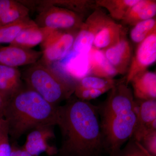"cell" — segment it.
Returning a JSON list of instances; mask_svg holds the SVG:
<instances>
[{"label": "cell", "mask_w": 156, "mask_h": 156, "mask_svg": "<svg viewBox=\"0 0 156 156\" xmlns=\"http://www.w3.org/2000/svg\"><path fill=\"white\" fill-rule=\"evenodd\" d=\"M56 126L60 130L58 156H103L106 153L97 106L71 96L58 106Z\"/></svg>", "instance_id": "6da1fadb"}, {"label": "cell", "mask_w": 156, "mask_h": 156, "mask_svg": "<svg viewBox=\"0 0 156 156\" xmlns=\"http://www.w3.org/2000/svg\"><path fill=\"white\" fill-rule=\"evenodd\" d=\"M97 107L105 150L113 156L132 136L136 124V102L125 77L111 89L106 100Z\"/></svg>", "instance_id": "7a4b0ae2"}, {"label": "cell", "mask_w": 156, "mask_h": 156, "mask_svg": "<svg viewBox=\"0 0 156 156\" xmlns=\"http://www.w3.org/2000/svg\"><path fill=\"white\" fill-rule=\"evenodd\" d=\"M57 107L30 88L21 87L9 98L3 110L9 136L14 142L34 128L56 126Z\"/></svg>", "instance_id": "3957f363"}, {"label": "cell", "mask_w": 156, "mask_h": 156, "mask_svg": "<svg viewBox=\"0 0 156 156\" xmlns=\"http://www.w3.org/2000/svg\"><path fill=\"white\" fill-rule=\"evenodd\" d=\"M22 78L27 87L55 106L72 96L77 82L41 62L31 65L26 69Z\"/></svg>", "instance_id": "277c9868"}, {"label": "cell", "mask_w": 156, "mask_h": 156, "mask_svg": "<svg viewBox=\"0 0 156 156\" xmlns=\"http://www.w3.org/2000/svg\"><path fill=\"white\" fill-rule=\"evenodd\" d=\"M39 9L34 21L39 27L76 32L83 23L82 15L64 8L44 5L40 6Z\"/></svg>", "instance_id": "5b68a950"}, {"label": "cell", "mask_w": 156, "mask_h": 156, "mask_svg": "<svg viewBox=\"0 0 156 156\" xmlns=\"http://www.w3.org/2000/svg\"><path fill=\"white\" fill-rule=\"evenodd\" d=\"M112 20L98 8L83 23L74 41L71 50L81 54H88L93 46L96 35Z\"/></svg>", "instance_id": "8992f818"}, {"label": "cell", "mask_w": 156, "mask_h": 156, "mask_svg": "<svg viewBox=\"0 0 156 156\" xmlns=\"http://www.w3.org/2000/svg\"><path fill=\"white\" fill-rule=\"evenodd\" d=\"M75 33L53 30L41 44L43 53L41 62L50 66V64L64 58L72 48L77 34Z\"/></svg>", "instance_id": "52a82bcc"}, {"label": "cell", "mask_w": 156, "mask_h": 156, "mask_svg": "<svg viewBox=\"0 0 156 156\" xmlns=\"http://www.w3.org/2000/svg\"><path fill=\"white\" fill-rule=\"evenodd\" d=\"M156 60V31L140 42L132 57L131 63L126 77L128 85L134 76L145 71L147 68Z\"/></svg>", "instance_id": "ba28073f"}, {"label": "cell", "mask_w": 156, "mask_h": 156, "mask_svg": "<svg viewBox=\"0 0 156 156\" xmlns=\"http://www.w3.org/2000/svg\"><path fill=\"white\" fill-rule=\"evenodd\" d=\"M54 126H41L30 131L23 149L33 156H38L44 152L49 156L57 155L58 149L49 143L50 140L55 137Z\"/></svg>", "instance_id": "9c48e42d"}, {"label": "cell", "mask_w": 156, "mask_h": 156, "mask_svg": "<svg viewBox=\"0 0 156 156\" xmlns=\"http://www.w3.org/2000/svg\"><path fill=\"white\" fill-rule=\"evenodd\" d=\"M42 51L9 45L0 47V65L16 68L32 65L41 58Z\"/></svg>", "instance_id": "30bf717a"}, {"label": "cell", "mask_w": 156, "mask_h": 156, "mask_svg": "<svg viewBox=\"0 0 156 156\" xmlns=\"http://www.w3.org/2000/svg\"><path fill=\"white\" fill-rule=\"evenodd\" d=\"M103 51L107 59L118 73H128L132 58V49L126 37Z\"/></svg>", "instance_id": "8fae6325"}, {"label": "cell", "mask_w": 156, "mask_h": 156, "mask_svg": "<svg viewBox=\"0 0 156 156\" xmlns=\"http://www.w3.org/2000/svg\"><path fill=\"white\" fill-rule=\"evenodd\" d=\"M61 73L75 80L89 75L88 54H81L71 50L66 56L59 60Z\"/></svg>", "instance_id": "7c38bea8"}, {"label": "cell", "mask_w": 156, "mask_h": 156, "mask_svg": "<svg viewBox=\"0 0 156 156\" xmlns=\"http://www.w3.org/2000/svg\"><path fill=\"white\" fill-rule=\"evenodd\" d=\"M126 29L113 20L108 23L95 36L92 47L104 50L116 44L126 37Z\"/></svg>", "instance_id": "4fadbf2b"}, {"label": "cell", "mask_w": 156, "mask_h": 156, "mask_svg": "<svg viewBox=\"0 0 156 156\" xmlns=\"http://www.w3.org/2000/svg\"><path fill=\"white\" fill-rule=\"evenodd\" d=\"M135 99L147 100L156 99V73L147 70L136 75L131 80Z\"/></svg>", "instance_id": "5bb4252c"}, {"label": "cell", "mask_w": 156, "mask_h": 156, "mask_svg": "<svg viewBox=\"0 0 156 156\" xmlns=\"http://www.w3.org/2000/svg\"><path fill=\"white\" fill-rule=\"evenodd\" d=\"M136 108V122L131 137L140 141L147 126L156 120V99L139 100L135 99Z\"/></svg>", "instance_id": "9a60e30c"}, {"label": "cell", "mask_w": 156, "mask_h": 156, "mask_svg": "<svg viewBox=\"0 0 156 156\" xmlns=\"http://www.w3.org/2000/svg\"><path fill=\"white\" fill-rule=\"evenodd\" d=\"M89 75L99 77L113 79L119 74L110 63L103 50L92 47L88 53Z\"/></svg>", "instance_id": "2e32d148"}, {"label": "cell", "mask_w": 156, "mask_h": 156, "mask_svg": "<svg viewBox=\"0 0 156 156\" xmlns=\"http://www.w3.org/2000/svg\"><path fill=\"white\" fill-rule=\"evenodd\" d=\"M54 30H55L48 27H39L37 25L24 29L10 45L31 49L37 45L41 44Z\"/></svg>", "instance_id": "e0dca14e"}, {"label": "cell", "mask_w": 156, "mask_h": 156, "mask_svg": "<svg viewBox=\"0 0 156 156\" xmlns=\"http://www.w3.org/2000/svg\"><path fill=\"white\" fill-rule=\"evenodd\" d=\"M156 14V1L139 0L128 11L122 22L134 26L138 23L154 18Z\"/></svg>", "instance_id": "ac0fdd59"}, {"label": "cell", "mask_w": 156, "mask_h": 156, "mask_svg": "<svg viewBox=\"0 0 156 156\" xmlns=\"http://www.w3.org/2000/svg\"><path fill=\"white\" fill-rule=\"evenodd\" d=\"M139 0H98L96 8L102 7L108 11L112 19L122 20L130 9Z\"/></svg>", "instance_id": "d6986e66"}, {"label": "cell", "mask_w": 156, "mask_h": 156, "mask_svg": "<svg viewBox=\"0 0 156 156\" xmlns=\"http://www.w3.org/2000/svg\"><path fill=\"white\" fill-rule=\"evenodd\" d=\"M37 25L29 16L17 22L0 27V44H11L24 29Z\"/></svg>", "instance_id": "ffe728a7"}, {"label": "cell", "mask_w": 156, "mask_h": 156, "mask_svg": "<svg viewBox=\"0 0 156 156\" xmlns=\"http://www.w3.org/2000/svg\"><path fill=\"white\" fill-rule=\"evenodd\" d=\"M36 3L40 6L53 5L61 7L81 15L88 9L96 8L95 2L89 1H43Z\"/></svg>", "instance_id": "44dd1931"}, {"label": "cell", "mask_w": 156, "mask_h": 156, "mask_svg": "<svg viewBox=\"0 0 156 156\" xmlns=\"http://www.w3.org/2000/svg\"><path fill=\"white\" fill-rule=\"evenodd\" d=\"M120 80L89 75L78 80L76 86L85 89H107L109 91Z\"/></svg>", "instance_id": "7402d4cb"}, {"label": "cell", "mask_w": 156, "mask_h": 156, "mask_svg": "<svg viewBox=\"0 0 156 156\" xmlns=\"http://www.w3.org/2000/svg\"><path fill=\"white\" fill-rule=\"evenodd\" d=\"M156 31V20L154 17L138 23L134 26L130 32L132 41L140 44Z\"/></svg>", "instance_id": "603a6c76"}, {"label": "cell", "mask_w": 156, "mask_h": 156, "mask_svg": "<svg viewBox=\"0 0 156 156\" xmlns=\"http://www.w3.org/2000/svg\"><path fill=\"white\" fill-rule=\"evenodd\" d=\"M29 9L19 1L8 10L0 20V27L21 20L29 16Z\"/></svg>", "instance_id": "cb8c5ba5"}, {"label": "cell", "mask_w": 156, "mask_h": 156, "mask_svg": "<svg viewBox=\"0 0 156 156\" xmlns=\"http://www.w3.org/2000/svg\"><path fill=\"white\" fill-rule=\"evenodd\" d=\"M113 156H153L149 153L139 141L131 137L124 148Z\"/></svg>", "instance_id": "d4e9b609"}, {"label": "cell", "mask_w": 156, "mask_h": 156, "mask_svg": "<svg viewBox=\"0 0 156 156\" xmlns=\"http://www.w3.org/2000/svg\"><path fill=\"white\" fill-rule=\"evenodd\" d=\"M107 89H88L76 86L74 94L75 97L80 100L88 101L95 99L108 92Z\"/></svg>", "instance_id": "484cf974"}, {"label": "cell", "mask_w": 156, "mask_h": 156, "mask_svg": "<svg viewBox=\"0 0 156 156\" xmlns=\"http://www.w3.org/2000/svg\"><path fill=\"white\" fill-rule=\"evenodd\" d=\"M0 76L19 86H22V74L17 68L0 65Z\"/></svg>", "instance_id": "4316f807"}, {"label": "cell", "mask_w": 156, "mask_h": 156, "mask_svg": "<svg viewBox=\"0 0 156 156\" xmlns=\"http://www.w3.org/2000/svg\"><path fill=\"white\" fill-rule=\"evenodd\" d=\"M22 86H19L0 76V93L9 99Z\"/></svg>", "instance_id": "83f0119b"}, {"label": "cell", "mask_w": 156, "mask_h": 156, "mask_svg": "<svg viewBox=\"0 0 156 156\" xmlns=\"http://www.w3.org/2000/svg\"><path fill=\"white\" fill-rule=\"evenodd\" d=\"M139 142L153 156H156V131L146 134Z\"/></svg>", "instance_id": "f1b7e54d"}, {"label": "cell", "mask_w": 156, "mask_h": 156, "mask_svg": "<svg viewBox=\"0 0 156 156\" xmlns=\"http://www.w3.org/2000/svg\"><path fill=\"white\" fill-rule=\"evenodd\" d=\"M11 144L9 140V136H7L0 140V156H11Z\"/></svg>", "instance_id": "f546056e"}, {"label": "cell", "mask_w": 156, "mask_h": 156, "mask_svg": "<svg viewBox=\"0 0 156 156\" xmlns=\"http://www.w3.org/2000/svg\"><path fill=\"white\" fill-rule=\"evenodd\" d=\"M13 0H0V20L5 13L15 4Z\"/></svg>", "instance_id": "4dcf8cb0"}, {"label": "cell", "mask_w": 156, "mask_h": 156, "mask_svg": "<svg viewBox=\"0 0 156 156\" xmlns=\"http://www.w3.org/2000/svg\"><path fill=\"white\" fill-rule=\"evenodd\" d=\"M9 136L8 126L3 116H0V140L6 136Z\"/></svg>", "instance_id": "1f68e13d"}, {"label": "cell", "mask_w": 156, "mask_h": 156, "mask_svg": "<svg viewBox=\"0 0 156 156\" xmlns=\"http://www.w3.org/2000/svg\"><path fill=\"white\" fill-rule=\"evenodd\" d=\"M11 156H20L21 154V148H20L16 145L15 142L11 144Z\"/></svg>", "instance_id": "d6a6232c"}, {"label": "cell", "mask_w": 156, "mask_h": 156, "mask_svg": "<svg viewBox=\"0 0 156 156\" xmlns=\"http://www.w3.org/2000/svg\"><path fill=\"white\" fill-rule=\"evenodd\" d=\"M8 100V98L0 93V114L2 115L3 110Z\"/></svg>", "instance_id": "836d02e7"}, {"label": "cell", "mask_w": 156, "mask_h": 156, "mask_svg": "<svg viewBox=\"0 0 156 156\" xmlns=\"http://www.w3.org/2000/svg\"><path fill=\"white\" fill-rule=\"evenodd\" d=\"M20 156H32L31 155H30V154L27 153V152L26 151H24V150L23 149L22 147H21V154H20Z\"/></svg>", "instance_id": "e575fe53"}, {"label": "cell", "mask_w": 156, "mask_h": 156, "mask_svg": "<svg viewBox=\"0 0 156 156\" xmlns=\"http://www.w3.org/2000/svg\"><path fill=\"white\" fill-rule=\"evenodd\" d=\"M3 116L2 115H1V114H0V116Z\"/></svg>", "instance_id": "d590c367"}]
</instances>
